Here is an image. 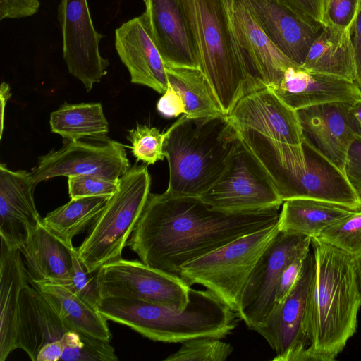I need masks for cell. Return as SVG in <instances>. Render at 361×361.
<instances>
[{"instance_id":"cell-1","label":"cell","mask_w":361,"mask_h":361,"mask_svg":"<svg viewBox=\"0 0 361 361\" xmlns=\"http://www.w3.org/2000/svg\"><path fill=\"white\" fill-rule=\"evenodd\" d=\"M279 209L227 212L199 197L149 194L126 246L147 265L180 276L191 261L276 224Z\"/></svg>"},{"instance_id":"cell-2","label":"cell","mask_w":361,"mask_h":361,"mask_svg":"<svg viewBox=\"0 0 361 361\" xmlns=\"http://www.w3.org/2000/svg\"><path fill=\"white\" fill-rule=\"evenodd\" d=\"M314 273L302 323L306 361H333L355 334L361 290L353 257L311 238Z\"/></svg>"},{"instance_id":"cell-3","label":"cell","mask_w":361,"mask_h":361,"mask_svg":"<svg viewBox=\"0 0 361 361\" xmlns=\"http://www.w3.org/2000/svg\"><path fill=\"white\" fill-rule=\"evenodd\" d=\"M97 310L107 320L166 343L202 336L222 338L235 328L238 317L209 290L192 288L182 310L141 299L114 297L101 298Z\"/></svg>"},{"instance_id":"cell-4","label":"cell","mask_w":361,"mask_h":361,"mask_svg":"<svg viewBox=\"0 0 361 361\" xmlns=\"http://www.w3.org/2000/svg\"><path fill=\"white\" fill-rule=\"evenodd\" d=\"M163 152L169 168L166 193L200 197L226 168L240 137L227 116L180 117L169 128Z\"/></svg>"},{"instance_id":"cell-5","label":"cell","mask_w":361,"mask_h":361,"mask_svg":"<svg viewBox=\"0 0 361 361\" xmlns=\"http://www.w3.org/2000/svg\"><path fill=\"white\" fill-rule=\"evenodd\" d=\"M240 138L264 166L284 202L307 198L361 210V200L344 173L306 142H279L246 129Z\"/></svg>"},{"instance_id":"cell-6","label":"cell","mask_w":361,"mask_h":361,"mask_svg":"<svg viewBox=\"0 0 361 361\" xmlns=\"http://www.w3.org/2000/svg\"><path fill=\"white\" fill-rule=\"evenodd\" d=\"M200 69L225 116L254 92L222 0H182Z\"/></svg>"},{"instance_id":"cell-7","label":"cell","mask_w":361,"mask_h":361,"mask_svg":"<svg viewBox=\"0 0 361 361\" xmlns=\"http://www.w3.org/2000/svg\"><path fill=\"white\" fill-rule=\"evenodd\" d=\"M151 178L147 165L135 164L121 178L117 192L92 223L77 249L90 273L121 257L150 194Z\"/></svg>"},{"instance_id":"cell-8","label":"cell","mask_w":361,"mask_h":361,"mask_svg":"<svg viewBox=\"0 0 361 361\" xmlns=\"http://www.w3.org/2000/svg\"><path fill=\"white\" fill-rule=\"evenodd\" d=\"M279 231L276 223L241 236L185 264L180 276L190 286L200 284L206 287L237 312L256 263Z\"/></svg>"},{"instance_id":"cell-9","label":"cell","mask_w":361,"mask_h":361,"mask_svg":"<svg viewBox=\"0 0 361 361\" xmlns=\"http://www.w3.org/2000/svg\"><path fill=\"white\" fill-rule=\"evenodd\" d=\"M200 197L227 212L279 208L283 202L269 175L240 137L223 173Z\"/></svg>"},{"instance_id":"cell-10","label":"cell","mask_w":361,"mask_h":361,"mask_svg":"<svg viewBox=\"0 0 361 361\" xmlns=\"http://www.w3.org/2000/svg\"><path fill=\"white\" fill-rule=\"evenodd\" d=\"M100 298L141 299L183 310L190 286L180 276L151 267L142 261L120 257L96 271Z\"/></svg>"},{"instance_id":"cell-11","label":"cell","mask_w":361,"mask_h":361,"mask_svg":"<svg viewBox=\"0 0 361 361\" xmlns=\"http://www.w3.org/2000/svg\"><path fill=\"white\" fill-rule=\"evenodd\" d=\"M310 246L311 238L281 231L271 240L248 279L236 312L249 329L255 331L266 323L283 269Z\"/></svg>"},{"instance_id":"cell-12","label":"cell","mask_w":361,"mask_h":361,"mask_svg":"<svg viewBox=\"0 0 361 361\" xmlns=\"http://www.w3.org/2000/svg\"><path fill=\"white\" fill-rule=\"evenodd\" d=\"M130 168L120 142L109 139L99 144L74 140L64 141L59 149L40 156L30 174L37 185L57 176L90 175L118 179Z\"/></svg>"},{"instance_id":"cell-13","label":"cell","mask_w":361,"mask_h":361,"mask_svg":"<svg viewBox=\"0 0 361 361\" xmlns=\"http://www.w3.org/2000/svg\"><path fill=\"white\" fill-rule=\"evenodd\" d=\"M58 18L68 72L90 92L107 73L109 61L99 47L103 36L93 25L87 0H61Z\"/></svg>"},{"instance_id":"cell-14","label":"cell","mask_w":361,"mask_h":361,"mask_svg":"<svg viewBox=\"0 0 361 361\" xmlns=\"http://www.w3.org/2000/svg\"><path fill=\"white\" fill-rule=\"evenodd\" d=\"M313 273L314 256L310 250L292 290L281 303L275 305L266 323L255 330L276 353L274 361H306L302 323Z\"/></svg>"},{"instance_id":"cell-15","label":"cell","mask_w":361,"mask_h":361,"mask_svg":"<svg viewBox=\"0 0 361 361\" xmlns=\"http://www.w3.org/2000/svg\"><path fill=\"white\" fill-rule=\"evenodd\" d=\"M303 141L327 159L343 173L348 149L361 135L353 104L333 102L296 111Z\"/></svg>"},{"instance_id":"cell-16","label":"cell","mask_w":361,"mask_h":361,"mask_svg":"<svg viewBox=\"0 0 361 361\" xmlns=\"http://www.w3.org/2000/svg\"><path fill=\"white\" fill-rule=\"evenodd\" d=\"M237 1L251 13L281 52L302 66L323 26L279 0Z\"/></svg>"},{"instance_id":"cell-17","label":"cell","mask_w":361,"mask_h":361,"mask_svg":"<svg viewBox=\"0 0 361 361\" xmlns=\"http://www.w3.org/2000/svg\"><path fill=\"white\" fill-rule=\"evenodd\" d=\"M231 22L254 92L276 87L288 67L298 66L281 52L237 0Z\"/></svg>"},{"instance_id":"cell-18","label":"cell","mask_w":361,"mask_h":361,"mask_svg":"<svg viewBox=\"0 0 361 361\" xmlns=\"http://www.w3.org/2000/svg\"><path fill=\"white\" fill-rule=\"evenodd\" d=\"M227 116L237 129L250 130L288 144L303 141L296 111L269 87L243 96Z\"/></svg>"},{"instance_id":"cell-19","label":"cell","mask_w":361,"mask_h":361,"mask_svg":"<svg viewBox=\"0 0 361 361\" xmlns=\"http://www.w3.org/2000/svg\"><path fill=\"white\" fill-rule=\"evenodd\" d=\"M142 13L166 66L200 68L182 0H145Z\"/></svg>"},{"instance_id":"cell-20","label":"cell","mask_w":361,"mask_h":361,"mask_svg":"<svg viewBox=\"0 0 361 361\" xmlns=\"http://www.w3.org/2000/svg\"><path fill=\"white\" fill-rule=\"evenodd\" d=\"M36 185L30 172L0 165V236L9 248L20 249L42 224L33 196Z\"/></svg>"},{"instance_id":"cell-21","label":"cell","mask_w":361,"mask_h":361,"mask_svg":"<svg viewBox=\"0 0 361 361\" xmlns=\"http://www.w3.org/2000/svg\"><path fill=\"white\" fill-rule=\"evenodd\" d=\"M117 54L132 83L164 94L168 85L166 66L142 14L123 23L115 31Z\"/></svg>"},{"instance_id":"cell-22","label":"cell","mask_w":361,"mask_h":361,"mask_svg":"<svg viewBox=\"0 0 361 361\" xmlns=\"http://www.w3.org/2000/svg\"><path fill=\"white\" fill-rule=\"evenodd\" d=\"M270 89L295 111L333 102L353 104L361 100V89L355 82L334 75L310 72L300 66L288 67L279 84Z\"/></svg>"},{"instance_id":"cell-23","label":"cell","mask_w":361,"mask_h":361,"mask_svg":"<svg viewBox=\"0 0 361 361\" xmlns=\"http://www.w3.org/2000/svg\"><path fill=\"white\" fill-rule=\"evenodd\" d=\"M71 329L37 288L28 284L23 288L19 300L16 348L23 350L32 361H36L44 345L62 341Z\"/></svg>"},{"instance_id":"cell-24","label":"cell","mask_w":361,"mask_h":361,"mask_svg":"<svg viewBox=\"0 0 361 361\" xmlns=\"http://www.w3.org/2000/svg\"><path fill=\"white\" fill-rule=\"evenodd\" d=\"M70 247L42 224L35 228L21 247L29 281L52 282L68 286L73 267Z\"/></svg>"},{"instance_id":"cell-25","label":"cell","mask_w":361,"mask_h":361,"mask_svg":"<svg viewBox=\"0 0 361 361\" xmlns=\"http://www.w3.org/2000/svg\"><path fill=\"white\" fill-rule=\"evenodd\" d=\"M18 248L1 240L0 257V361L16 348V330L21 290L28 284L26 267Z\"/></svg>"},{"instance_id":"cell-26","label":"cell","mask_w":361,"mask_h":361,"mask_svg":"<svg viewBox=\"0 0 361 361\" xmlns=\"http://www.w3.org/2000/svg\"><path fill=\"white\" fill-rule=\"evenodd\" d=\"M353 27L341 28L326 23L312 43L302 68L355 82V65Z\"/></svg>"},{"instance_id":"cell-27","label":"cell","mask_w":361,"mask_h":361,"mask_svg":"<svg viewBox=\"0 0 361 361\" xmlns=\"http://www.w3.org/2000/svg\"><path fill=\"white\" fill-rule=\"evenodd\" d=\"M356 211L360 210L331 202L290 199L283 202L277 224L281 231L314 238L326 227Z\"/></svg>"},{"instance_id":"cell-28","label":"cell","mask_w":361,"mask_h":361,"mask_svg":"<svg viewBox=\"0 0 361 361\" xmlns=\"http://www.w3.org/2000/svg\"><path fill=\"white\" fill-rule=\"evenodd\" d=\"M29 282L73 329L110 342L112 336L107 319L66 286L52 282Z\"/></svg>"},{"instance_id":"cell-29","label":"cell","mask_w":361,"mask_h":361,"mask_svg":"<svg viewBox=\"0 0 361 361\" xmlns=\"http://www.w3.org/2000/svg\"><path fill=\"white\" fill-rule=\"evenodd\" d=\"M168 85L178 94L188 118L225 116L202 71L197 68L166 66Z\"/></svg>"},{"instance_id":"cell-30","label":"cell","mask_w":361,"mask_h":361,"mask_svg":"<svg viewBox=\"0 0 361 361\" xmlns=\"http://www.w3.org/2000/svg\"><path fill=\"white\" fill-rule=\"evenodd\" d=\"M51 130L64 141L105 137L109 123L100 103H64L50 114Z\"/></svg>"},{"instance_id":"cell-31","label":"cell","mask_w":361,"mask_h":361,"mask_svg":"<svg viewBox=\"0 0 361 361\" xmlns=\"http://www.w3.org/2000/svg\"><path fill=\"white\" fill-rule=\"evenodd\" d=\"M111 197L94 196L71 199L49 212L42 225L70 247L73 238L94 221Z\"/></svg>"},{"instance_id":"cell-32","label":"cell","mask_w":361,"mask_h":361,"mask_svg":"<svg viewBox=\"0 0 361 361\" xmlns=\"http://www.w3.org/2000/svg\"><path fill=\"white\" fill-rule=\"evenodd\" d=\"M314 238L343 251L354 259L360 257L361 210L332 224Z\"/></svg>"},{"instance_id":"cell-33","label":"cell","mask_w":361,"mask_h":361,"mask_svg":"<svg viewBox=\"0 0 361 361\" xmlns=\"http://www.w3.org/2000/svg\"><path fill=\"white\" fill-rule=\"evenodd\" d=\"M231 345L221 338L202 336L182 343L180 349L165 361H224L233 353Z\"/></svg>"},{"instance_id":"cell-34","label":"cell","mask_w":361,"mask_h":361,"mask_svg":"<svg viewBox=\"0 0 361 361\" xmlns=\"http://www.w3.org/2000/svg\"><path fill=\"white\" fill-rule=\"evenodd\" d=\"M167 133V130L162 133L156 127L141 124L129 130L127 139L132 144L131 153L137 161L149 165L164 160L163 145Z\"/></svg>"},{"instance_id":"cell-35","label":"cell","mask_w":361,"mask_h":361,"mask_svg":"<svg viewBox=\"0 0 361 361\" xmlns=\"http://www.w3.org/2000/svg\"><path fill=\"white\" fill-rule=\"evenodd\" d=\"M68 185L71 199L94 196L111 197L119 188L120 178L113 179L90 175L69 176Z\"/></svg>"},{"instance_id":"cell-36","label":"cell","mask_w":361,"mask_h":361,"mask_svg":"<svg viewBox=\"0 0 361 361\" xmlns=\"http://www.w3.org/2000/svg\"><path fill=\"white\" fill-rule=\"evenodd\" d=\"M68 288L80 299L97 310L100 295L96 282V271L90 273L80 261L77 249L73 252V267Z\"/></svg>"},{"instance_id":"cell-37","label":"cell","mask_w":361,"mask_h":361,"mask_svg":"<svg viewBox=\"0 0 361 361\" xmlns=\"http://www.w3.org/2000/svg\"><path fill=\"white\" fill-rule=\"evenodd\" d=\"M360 2L361 0H325V25L329 23L341 28L353 27Z\"/></svg>"},{"instance_id":"cell-38","label":"cell","mask_w":361,"mask_h":361,"mask_svg":"<svg viewBox=\"0 0 361 361\" xmlns=\"http://www.w3.org/2000/svg\"><path fill=\"white\" fill-rule=\"evenodd\" d=\"M343 173L361 200V135H356L348 149Z\"/></svg>"},{"instance_id":"cell-39","label":"cell","mask_w":361,"mask_h":361,"mask_svg":"<svg viewBox=\"0 0 361 361\" xmlns=\"http://www.w3.org/2000/svg\"><path fill=\"white\" fill-rule=\"evenodd\" d=\"M309 251L297 257L283 269L276 288V304L281 303L296 283Z\"/></svg>"},{"instance_id":"cell-40","label":"cell","mask_w":361,"mask_h":361,"mask_svg":"<svg viewBox=\"0 0 361 361\" xmlns=\"http://www.w3.org/2000/svg\"><path fill=\"white\" fill-rule=\"evenodd\" d=\"M39 6V0H0V20L31 16Z\"/></svg>"},{"instance_id":"cell-41","label":"cell","mask_w":361,"mask_h":361,"mask_svg":"<svg viewBox=\"0 0 361 361\" xmlns=\"http://www.w3.org/2000/svg\"><path fill=\"white\" fill-rule=\"evenodd\" d=\"M157 109L164 117H177L184 114V106L175 90L167 85V89L157 103Z\"/></svg>"},{"instance_id":"cell-42","label":"cell","mask_w":361,"mask_h":361,"mask_svg":"<svg viewBox=\"0 0 361 361\" xmlns=\"http://www.w3.org/2000/svg\"><path fill=\"white\" fill-rule=\"evenodd\" d=\"M352 42L355 65V82L361 89V2L353 25Z\"/></svg>"},{"instance_id":"cell-43","label":"cell","mask_w":361,"mask_h":361,"mask_svg":"<svg viewBox=\"0 0 361 361\" xmlns=\"http://www.w3.org/2000/svg\"><path fill=\"white\" fill-rule=\"evenodd\" d=\"M64 345L62 341H59L44 345L39 352L36 361L61 360Z\"/></svg>"},{"instance_id":"cell-44","label":"cell","mask_w":361,"mask_h":361,"mask_svg":"<svg viewBox=\"0 0 361 361\" xmlns=\"http://www.w3.org/2000/svg\"><path fill=\"white\" fill-rule=\"evenodd\" d=\"M0 98H1V138L2 137L3 134V129H4V111H5V106L6 104L7 100L10 98L11 93V89L8 83L3 82L1 85L0 88Z\"/></svg>"},{"instance_id":"cell-45","label":"cell","mask_w":361,"mask_h":361,"mask_svg":"<svg viewBox=\"0 0 361 361\" xmlns=\"http://www.w3.org/2000/svg\"><path fill=\"white\" fill-rule=\"evenodd\" d=\"M227 16L228 17L229 21L231 23V25L232 26V16L234 11V5H235V0H222ZM233 27V26H232Z\"/></svg>"},{"instance_id":"cell-46","label":"cell","mask_w":361,"mask_h":361,"mask_svg":"<svg viewBox=\"0 0 361 361\" xmlns=\"http://www.w3.org/2000/svg\"><path fill=\"white\" fill-rule=\"evenodd\" d=\"M353 109L361 130V100L353 104Z\"/></svg>"},{"instance_id":"cell-47","label":"cell","mask_w":361,"mask_h":361,"mask_svg":"<svg viewBox=\"0 0 361 361\" xmlns=\"http://www.w3.org/2000/svg\"><path fill=\"white\" fill-rule=\"evenodd\" d=\"M355 263L357 269V273L361 290V259H355Z\"/></svg>"},{"instance_id":"cell-48","label":"cell","mask_w":361,"mask_h":361,"mask_svg":"<svg viewBox=\"0 0 361 361\" xmlns=\"http://www.w3.org/2000/svg\"><path fill=\"white\" fill-rule=\"evenodd\" d=\"M355 259H361V257H359V258Z\"/></svg>"}]
</instances>
